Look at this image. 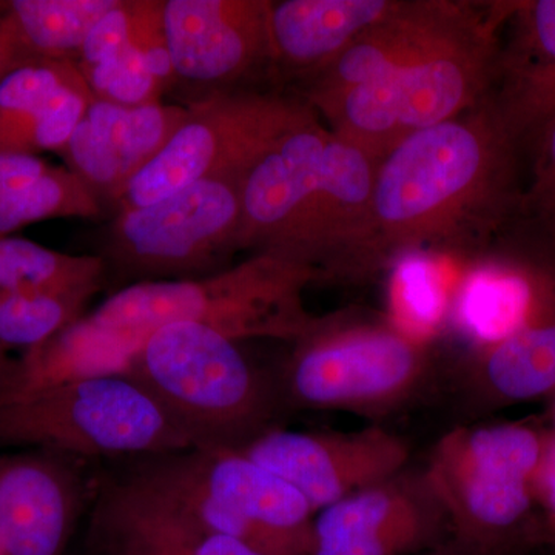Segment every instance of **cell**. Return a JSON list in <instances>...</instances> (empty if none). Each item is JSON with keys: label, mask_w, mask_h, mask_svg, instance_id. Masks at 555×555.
Instances as JSON below:
<instances>
[{"label": "cell", "mask_w": 555, "mask_h": 555, "mask_svg": "<svg viewBox=\"0 0 555 555\" xmlns=\"http://www.w3.org/2000/svg\"><path fill=\"white\" fill-rule=\"evenodd\" d=\"M0 447H33L73 459H122L193 449L188 434L127 372L67 379L0 404Z\"/></svg>", "instance_id": "obj_5"}, {"label": "cell", "mask_w": 555, "mask_h": 555, "mask_svg": "<svg viewBox=\"0 0 555 555\" xmlns=\"http://www.w3.org/2000/svg\"><path fill=\"white\" fill-rule=\"evenodd\" d=\"M535 500L555 534V434L547 437L545 454L537 473Z\"/></svg>", "instance_id": "obj_32"}, {"label": "cell", "mask_w": 555, "mask_h": 555, "mask_svg": "<svg viewBox=\"0 0 555 555\" xmlns=\"http://www.w3.org/2000/svg\"><path fill=\"white\" fill-rule=\"evenodd\" d=\"M400 0H283L270 7V78L308 82Z\"/></svg>", "instance_id": "obj_21"}, {"label": "cell", "mask_w": 555, "mask_h": 555, "mask_svg": "<svg viewBox=\"0 0 555 555\" xmlns=\"http://www.w3.org/2000/svg\"><path fill=\"white\" fill-rule=\"evenodd\" d=\"M170 141L124 190L113 211L149 206L203 179L243 177L281 134L315 109L298 93L241 89L189 102Z\"/></svg>", "instance_id": "obj_10"}, {"label": "cell", "mask_w": 555, "mask_h": 555, "mask_svg": "<svg viewBox=\"0 0 555 555\" xmlns=\"http://www.w3.org/2000/svg\"><path fill=\"white\" fill-rule=\"evenodd\" d=\"M89 514L83 555H269L211 531L130 473L94 483Z\"/></svg>", "instance_id": "obj_16"}, {"label": "cell", "mask_w": 555, "mask_h": 555, "mask_svg": "<svg viewBox=\"0 0 555 555\" xmlns=\"http://www.w3.org/2000/svg\"><path fill=\"white\" fill-rule=\"evenodd\" d=\"M101 288L68 292H0V347L35 349L86 315Z\"/></svg>", "instance_id": "obj_28"}, {"label": "cell", "mask_w": 555, "mask_h": 555, "mask_svg": "<svg viewBox=\"0 0 555 555\" xmlns=\"http://www.w3.org/2000/svg\"><path fill=\"white\" fill-rule=\"evenodd\" d=\"M331 134L312 113L248 167L240 182L238 251L299 262L320 210Z\"/></svg>", "instance_id": "obj_11"}, {"label": "cell", "mask_w": 555, "mask_h": 555, "mask_svg": "<svg viewBox=\"0 0 555 555\" xmlns=\"http://www.w3.org/2000/svg\"><path fill=\"white\" fill-rule=\"evenodd\" d=\"M520 155L489 96L401 141L377 166L356 281L415 255L485 246L520 215Z\"/></svg>", "instance_id": "obj_1"}, {"label": "cell", "mask_w": 555, "mask_h": 555, "mask_svg": "<svg viewBox=\"0 0 555 555\" xmlns=\"http://www.w3.org/2000/svg\"><path fill=\"white\" fill-rule=\"evenodd\" d=\"M164 0H131L134 39L164 91L175 89L173 67L163 17Z\"/></svg>", "instance_id": "obj_31"}, {"label": "cell", "mask_w": 555, "mask_h": 555, "mask_svg": "<svg viewBox=\"0 0 555 555\" xmlns=\"http://www.w3.org/2000/svg\"><path fill=\"white\" fill-rule=\"evenodd\" d=\"M82 460L36 449L0 455V555H65L94 483Z\"/></svg>", "instance_id": "obj_17"}, {"label": "cell", "mask_w": 555, "mask_h": 555, "mask_svg": "<svg viewBox=\"0 0 555 555\" xmlns=\"http://www.w3.org/2000/svg\"><path fill=\"white\" fill-rule=\"evenodd\" d=\"M269 0H164L175 89L210 94L248 89L272 75Z\"/></svg>", "instance_id": "obj_12"}, {"label": "cell", "mask_w": 555, "mask_h": 555, "mask_svg": "<svg viewBox=\"0 0 555 555\" xmlns=\"http://www.w3.org/2000/svg\"><path fill=\"white\" fill-rule=\"evenodd\" d=\"M20 360H13L10 357L0 360V404L5 403L16 392L17 385H20Z\"/></svg>", "instance_id": "obj_35"}, {"label": "cell", "mask_w": 555, "mask_h": 555, "mask_svg": "<svg viewBox=\"0 0 555 555\" xmlns=\"http://www.w3.org/2000/svg\"><path fill=\"white\" fill-rule=\"evenodd\" d=\"M28 62L11 35L5 17H3L2 9H0V80L21 64Z\"/></svg>", "instance_id": "obj_34"}, {"label": "cell", "mask_w": 555, "mask_h": 555, "mask_svg": "<svg viewBox=\"0 0 555 555\" xmlns=\"http://www.w3.org/2000/svg\"><path fill=\"white\" fill-rule=\"evenodd\" d=\"M241 178L203 179L149 206L116 211L96 254L107 273L137 284L196 280L228 269L238 251Z\"/></svg>", "instance_id": "obj_9"}, {"label": "cell", "mask_w": 555, "mask_h": 555, "mask_svg": "<svg viewBox=\"0 0 555 555\" xmlns=\"http://www.w3.org/2000/svg\"><path fill=\"white\" fill-rule=\"evenodd\" d=\"M520 217L555 243V113L532 149V173L521 196Z\"/></svg>", "instance_id": "obj_30"}, {"label": "cell", "mask_w": 555, "mask_h": 555, "mask_svg": "<svg viewBox=\"0 0 555 555\" xmlns=\"http://www.w3.org/2000/svg\"><path fill=\"white\" fill-rule=\"evenodd\" d=\"M75 64L96 100L141 107L166 94L134 39L131 0H118L98 22Z\"/></svg>", "instance_id": "obj_24"}, {"label": "cell", "mask_w": 555, "mask_h": 555, "mask_svg": "<svg viewBox=\"0 0 555 555\" xmlns=\"http://www.w3.org/2000/svg\"><path fill=\"white\" fill-rule=\"evenodd\" d=\"M489 100L521 152L555 113V0L509 2Z\"/></svg>", "instance_id": "obj_19"}, {"label": "cell", "mask_w": 555, "mask_h": 555, "mask_svg": "<svg viewBox=\"0 0 555 555\" xmlns=\"http://www.w3.org/2000/svg\"><path fill=\"white\" fill-rule=\"evenodd\" d=\"M478 403H524L555 392V306L495 345L474 350L465 374Z\"/></svg>", "instance_id": "obj_23"}, {"label": "cell", "mask_w": 555, "mask_h": 555, "mask_svg": "<svg viewBox=\"0 0 555 555\" xmlns=\"http://www.w3.org/2000/svg\"><path fill=\"white\" fill-rule=\"evenodd\" d=\"M547 437L525 423L456 426L437 441L425 470L452 537L486 547L537 539L535 478Z\"/></svg>", "instance_id": "obj_7"}, {"label": "cell", "mask_w": 555, "mask_h": 555, "mask_svg": "<svg viewBox=\"0 0 555 555\" xmlns=\"http://www.w3.org/2000/svg\"><path fill=\"white\" fill-rule=\"evenodd\" d=\"M130 474L211 531L269 555H310L315 511L297 488L240 452L193 448L145 456Z\"/></svg>", "instance_id": "obj_8"}, {"label": "cell", "mask_w": 555, "mask_h": 555, "mask_svg": "<svg viewBox=\"0 0 555 555\" xmlns=\"http://www.w3.org/2000/svg\"><path fill=\"white\" fill-rule=\"evenodd\" d=\"M236 452L297 488L315 514L396 476L411 459L406 438L382 426L353 433H301L276 426Z\"/></svg>", "instance_id": "obj_14"}, {"label": "cell", "mask_w": 555, "mask_h": 555, "mask_svg": "<svg viewBox=\"0 0 555 555\" xmlns=\"http://www.w3.org/2000/svg\"><path fill=\"white\" fill-rule=\"evenodd\" d=\"M529 546L486 547L451 539L423 555H525Z\"/></svg>", "instance_id": "obj_33"}, {"label": "cell", "mask_w": 555, "mask_h": 555, "mask_svg": "<svg viewBox=\"0 0 555 555\" xmlns=\"http://www.w3.org/2000/svg\"><path fill=\"white\" fill-rule=\"evenodd\" d=\"M278 377L284 406L386 416L414 401L433 379V357L393 323L320 317L292 343Z\"/></svg>", "instance_id": "obj_6"}, {"label": "cell", "mask_w": 555, "mask_h": 555, "mask_svg": "<svg viewBox=\"0 0 555 555\" xmlns=\"http://www.w3.org/2000/svg\"><path fill=\"white\" fill-rule=\"evenodd\" d=\"M118 0H7L3 17L25 60L76 61L98 22Z\"/></svg>", "instance_id": "obj_25"}, {"label": "cell", "mask_w": 555, "mask_h": 555, "mask_svg": "<svg viewBox=\"0 0 555 555\" xmlns=\"http://www.w3.org/2000/svg\"><path fill=\"white\" fill-rule=\"evenodd\" d=\"M9 352H5V350L0 347V360H5V358H9Z\"/></svg>", "instance_id": "obj_36"}, {"label": "cell", "mask_w": 555, "mask_h": 555, "mask_svg": "<svg viewBox=\"0 0 555 555\" xmlns=\"http://www.w3.org/2000/svg\"><path fill=\"white\" fill-rule=\"evenodd\" d=\"M452 537L425 467L406 469L318 511L310 555H414Z\"/></svg>", "instance_id": "obj_13"}, {"label": "cell", "mask_w": 555, "mask_h": 555, "mask_svg": "<svg viewBox=\"0 0 555 555\" xmlns=\"http://www.w3.org/2000/svg\"><path fill=\"white\" fill-rule=\"evenodd\" d=\"M318 270L272 254H251L238 266L196 280L129 284L87 313L91 323L116 332L134 350L156 328L195 323L236 341L295 343L320 317L305 306L306 287Z\"/></svg>", "instance_id": "obj_2"}, {"label": "cell", "mask_w": 555, "mask_h": 555, "mask_svg": "<svg viewBox=\"0 0 555 555\" xmlns=\"http://www.w3.org/2000/svg\"><path fill=\"white\" fill-rule=\"evenodd\" d=\"M158 400L196 449L240 451L276 427L278 377L261 371L241 341L195 323L149 335L126 371Z\"/></svg>", "instance_id": "obj_3"}, {"label": "cell", "mask_w": 555, "mask_h": 555, "mask_svg": "<svg viewBox=\"0 0 555 555\" xmlns=\"http://www.w3.org/2000/svg\"><path fill=\"white\" fill-rule=\"evenodd\" d=\"M107 276L100 255H68L30 240L0 235V292L101 288Z\"/></svg>", "instance_id": "obj_26"}, {"label": "cell", "mask_w": 555, "mask_h": 555, "mask_svg": "<svg viewBox=\"0 0 555 555\" xmlns=\"http://www.w3.org/2000/svg\"><path fill=\"white\" fill-rule=\"evenodd\" d=\"M188 107L160 102L122 107L94 98L60 155L105 206L115 207L139 171L181 126Z\"/></svg>", "instance_id": "obj_18"}, {"label": "cell", "mask_w": 555, "mask_h": 555, "mask_svg": "<svg viewBox=\"0 0 555 555\" xmlns=\"http://www.w3.org/2000/svg\"><path fill=\"white\" fill-rule=\"evenodd\" d=\"M393 272V324L408 335L427 343L447 318L448 299L436 269L422 255L397 262ZM393 266V268H396Z\"/></svg>", "instance_id": "obj_29"}, {"label": "cell", "mask_w": 555, "mask_h": 555, "mask_svg": "<svg viewBox=\"0 0 555 555\" xmlns=\"http://www.w3.org/2000/svg\"><path fill=\"white\" fill-rule=\"evenodd\" d=\"M553 422H554V427H555V397H554V404H553Z\"/></svg>", "instance_id": "obj_37"}, {"label": "cell", "mask_w": 555, "mask_h": 555, "mask_svg": "<svg viewBox=\"0 0 555 555\" xmlns=\"http://www.w3.org/2000/svg\"><path fill=\"white\" fill-rule=\"evenodd\" d=\"M94 100L78 65L35 60L0 80V152L60 153Z\"/></svg>", "instance_id": "obj_20"}, {"label": "cell", "mask_w": 555, "mask_h": 555, "mask_svg": "<svg viewBox=\"0 0 555 555\" xmlns=\"http://www.w3.org/2000/svg\"><path fill=\"white\" fill-rule=\"evenodd\" d=\"M555 306V280L511 261L474 269L454 299V321L474 350L516 334Z\"/></svg>", "instance_id": "obj_22"}, {"label": "cell", "mask_w": 555, "mask_h": 555, "mask_svg": "<svg viewBox=\"0 0 555 555\" xmlns=\"http://www.w3.org/2000/svg\"><path fill=\"white\" fill-rule=\"evenodd\" d=\"M105 208L73 171L51 167L16 188L0 189V235L54 218L98 219Z\"/></svg>", "instance_id": "obj_27"}, {"label": "cell", "mask_w": 555, "mask_h": 555, "mask_svg": "<svg viewBox=\"0 0 555 555\" xmlns=\"http://www.w3.org/2000/svg\"><path fill=\"white\" fill-rule=\"evenodd\" d=\"M509 2L467 38L317 105L327 129L378 160L418 131L476 108L491 94Z\"/></svg>", "instance_id": "obj_4"}, {"label": "cell", "mask_w": 555, "mask_h": 555, "mask_svg": "<svg viewBox=\"0 0 555 555\" xmlns=\"http://www.w3.org/2000/svg\"><path fill=\"white\" fill-rule=\"evenodd\" d=\"M502 2L400 0L397 9L358 36L337 60L301 83L297 93L310 107L360 83L467 38L499 16Z\"/></svg>", "instance_id": "obj_15"}]
</instances>
